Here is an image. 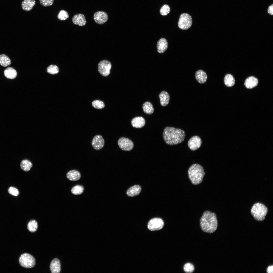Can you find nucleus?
<instances>
[{
	"mask_svg": "<svg viewBox=\"0 0 273 273\" xmlns=\"http://www.w3.org/2000/svg\"><path fill=\"white\" fill-rule=\"evenodd\" d=\"M163 136L166 143L170 145H174L182 143L184 139L185 134L181 129L166 127L164 129Z\"/></svg>",
	"mask_w": 273,
	"mask_h": 273,
	"instance_id": "nucleus-1",
	"label": "nucleus"
},
{
	"mask_svg": "<svg viewBox=\"0 0 273 273\" xmlns=\"http://www.w3.org/2000/svg\"><path fill=\"white\" fill-rule=\"evenodd\" d=\"M200 225L204 232L212 233L217 229L218 222L216 214L208 211H205L200 219Z\"/></svg>",
	"mask_w": 273,
	"mask_h": 273,
	"instance_id": "nucleus-2",
	"label": "nucleus"
},
{
	"mask_svg": "<svg viewBox=\"0 0 273 273\" xmlns=\"http://www.w3.org/2000/svg\"><path fill=\"white\" fill-rule=\"evenodd\" d=\"M188 177L192 183L195 185L201 183L205 174L203 167L198 164L192 165L188 171Z\"/></svg>",
	"mask_w": 273,
	"mask_h": 273,
	"instance_id": "nucleus-3",
	"label": "nucleus"
},
{
	"mask_svg": "<svg viewBox=\"0 0 273 273\" xmlns=\"http://www.w3.org/2000/svg\"><path fill=\"white\" fill-rule=\"evenodd\" d=\"M268 212L267 208L265 205L258 202L254 204L251 210V214L254 218L258 221L263 220Z\"/></svg>",
	"mask_w": 273,
	"mask_h": 273,
	"instance_id": "nucleus-4",
	"label": "nucleus"
},
{
	"mask_svg": "<svg viewBox=\"0 0 273 273\" xmlns=\"http://www.w3.org/2000/svg\"><path fill=\"white\" fill-rule=\"evenodd\" d=\"M19 262L22 267L28 268L33 267L35 264V260L31 255L28 253H24L21 255L19 259Z\"/></svg>",
	"mask_w": 273,
	"mask_h": 273,
	"instance_id": "nucleus-5",
	"label": "nucleus"
},
{
	"mask_svg": "<svg viewBox=\"0 0 273 273\" xmlns=\"http://www.w3.org/2000/svg\"><path fill=\"white\" fill-rule=\"evenodd\" d=\"M192 22L191 16L187 13H183L180 16L178 22V26L181 29L187 30L191 27Z\"/></svg>",
	"mask_w": 273,
	"mask_h": 273,
	"instance_id": "nucleus-6",
	"label": "nucleus"
},
{
	"mask_svg": "<svg viewBox=\"0 0 273 273\" xmlns=\"http://www.w3.org/2000/svg\"><path fill=\"white\" fill-rule=\"evenodd\" d=\"M111 66V64L109 61L103 60L100 61L98 64V71L103 76H107L110 73V70Z\"/></svg>",
	"mask_w": 273,
	"mask_h": 273,
	"instance_id": "nucleus-7",
	"label": "nucleus"
},
{
	"mask_svg": "<svg viewBox=\"0 0 273 273\" xmlns=\"http://www.w3.org/2000/svg\"><path fill=\"white\" fill-rule=\"evenodd\" d=\"M118 144L119 148L123 151H130L134 147L133 142L128 138L124 137H122L119 139Z\"/></svg>",
	"mask_w": 273,
	"mask_h": 273,
	"instance_id": "nucleus-8",
	"label": "nucleus"
},
{
	"mask_svg": "<svg viewBox=\"0 0 273 273\" xmlns=\"http://www.w3.org/2000/svg\"><path fill=\"white\" fill-rule=\"evenodd\" d=\"M164 225V222L161 219L155 218L149 221L148 224V228L151 231L158 230L162 229Z\"/></svg>",
	"mask_w": 273,
	"mask_h": 273,
	"instance_id": "nucleus-9",
	"label": "nucleus"
},
{
	"mask_svg": "<svg viewBox=\"0 0 273 273\" xmlns=\"http://www.w3.org/2000/svg\"><path fill=\"white\" fill-rule=\"evenodd\" d=\"M202 143L201 138L198 136H195L192 137L189 139L188 142V145L190 150L195 151L200 147Z\"/></svg>",
	"mask_w": 273,
	"mask_h": 273,
	"instance_id": "nucleus-10",
	"label": "nucleus"
},
{
	"mask_svg": "<svg viewBox=\"0 0 273 273\" xmlns=\"http://www.w3.org/2000/svg\"><path fill=\"white\" fill-rule=\"evenodd\" d=\"M94 19L95 22L99 24H102L106 22L108 19L107 14L103 11H98L94 14Z\"/></svg>",
	"mask_w": 273,
	"mask_h": 273,
	"instance_id": "nucleus-11",
	"label": "nucleus"
},
{
	"mask_svg": "<svg viewBox=\"0 0 273 273\" xmlns=\"http://www.w3.org/2000/svg\"><path fill=\"white\" fill-rule=\"evenodd\" d=\"M105 141L103 137L100 135H97L93 138L91 142V145L95 150H99L101 149L103 147Z\"/></svg>",
	"mask_w": 273,
	"mask_h": 273,
	"instance_id": "nucleus-12",
	"label": "nucleus"
},
{
	"mask_svg": "<svg viewBox=\"0 0 273 273\" xmlns=\"http://www.w3.org/2000/svg\"><path fill=\"white\" fill-rule=\"evenodd\" d=\"M72 21L74 24L81 26H84L87 22L84 15L81 13L74 15L72 18Z\"/></svg>",
	"mask_w": 273,
	"mask_h": 273,
	"instance_id": "nucleus-13",
	"label": "nucleus"
},
{
	"mask_svg": "<svg viewBox=\"0 0 273 273\" xmlns=\"http://www.w3.org/2000/svg\"><path fill=\"white\" fill-rule=\"evenodd\" d=\"M50 268L52 273H59L61 270V264L59 260L57 258L54 259L51 261Z\"/></svg>",
	"mask_w": 273,
	"mask_h": 273,
	"instance_id": "nucleus-14",
	"label": "nucleus"
},
{
	"mask_svg": "<svg viewBox=\"0 0 273 273\" xmlns=\"http://www.w3.org/2000/svg\"><path fill=\"white\" fill-rule=\"evenodd\" d=\"M141 190V188L138 185H134L129 188L126 191V194L129 196L133 197L138 195Z\"/></svg>",
	"mask_w": 273,
	"mask_h": 273,
	"instance_id": "nucleus-15",
	"label": "nucleus"
},
{
	"mask_svg": "<svg viewBox=\"0 0 273 273\" xmlns=\"http://www.w3.org/2000/svg\"><path fill=\"white\" fill-rule=\"evenodd\" d=\"M258 83L257 79L255 77L251 76L248 77L246 80L244 85L247 88L251 89L257 86Z\"/></svg>",
	"mask_w": 273,
	"mask_h": 273,
	"instance_id": "nucleus-16",
	"label": "nucleus"
},
{
	"mask_svg": "<svg viewBox=\"0 0 273 273\" xmlns=\"http://www.w3.org/2000/svg\"><path fill=\"white\" fill-rule=\"evenodd\" d=\"M145 121L144 118L142 117L134 118L132 120L131 123L133 127L136 128H140L143 127Z\"/></svg>",
	"mask_w": 273,
	"mask_h": 273,
	"instance_id": "nucleus-17",
	"label": "nucleus"
},
{
	"mask_svg": "<svg viewBox=\"0 0 273 273\" xmlns=\"http://www.w3.org/2000/svg\"><path fill=\"white\" fill-rule=\"evenodd\" d=\"M195 77L197 81L200 84H203L205 83L207 78L206 73L201 70H199L196 72Z\"/></svg>",
	"mask_w": 273,
	"mask_h": 273,
	"instance_id": "nucleus-18",
	"label": "nucleus"
},
{
	"mask_svg": "<svg viewBox=\"0 0 273 273\" xmlns=\"http://www.w3.org/2000/svg\"><path fill=\"white\" fill-rule=\"evenodd\" d=\"M168 47L167 41L165 38H161L158 41L157 48L159 53H164L167 49Z\"/></svg>",
	"mask_w": 273,
	"mask_h": 273,
	"instance_id": "nucleus-19",
	"label": "nucleus"
},
{
	"mask_svg": "<svg viewBox=\"0 0 273 273\" xmlns=\"http://www.w3.org/2000/svg\"><path fill=\"white\" fill-rule=\"evenodd\" d=\"M161 105L165 106L168 104L169 102L170 97L168 93L166 91L161 92L159 95Z\"/></svg>",
	"mask_w": 273,
	"mask_h": 273,
	"instance_id": "nucleus-20",
	"label": "nucleus"
},
{
	"mask_svg": "<svg viewBox=\"0 0 273 273\" xmlns=\"http://www.w3.org/2000/svg\"><path fill=\"white\" fill-rule=\"evenodd\" d=\"M67 177L70 180L76 181L79 180L81 177V175L78 171L75 170H71L67 173Z\"/></svg>",
	"mask_w": 273,
	"mask_h": 273,
	"instance_id": "nucleus-21",
	"label": "nucleus"
},
{
	"mask_svg": "<svg viewBox=\"0 0 273 273\" xmlns=\"http://www.w3.org/2000/svg\"><path fill=\"white\" fill-rule=\"evenodd\" d=\"M35 3V0H24L21 3L22 9L25 11H29L32 9Z\"/></svg>",
	"mask_w": 273,
	"mask_h": 273,
	"instance_id": "nucleus-22",
	"label": "nucleus"
},
{
	"mask_svg": "<svg viewBox=\"0 0 273 273\" xmlns=\"http://www.w3.org/2000/svg\"><path fill=\"white\" fill-rule=\"evenodd\" d=\"M4 74L5 76L7 78L13 79L16 77L17 72L16 71L14 68L9 67L5 70Z\"/></svg>",
	"mask_w": 273,
	"mask_h": 273,
	"instance_id": "nucleus-23",
	"label": "nucleus"
},
{
	"mask_svg": "<svg viewBox=\"0 0 273 273\" xmlns=\"http://www.w3.org/2000/svg\"><path fill=\"white\" fill-rule=\"evenodd\" d=\"M142 108L144 112L147 114H151L154 111V108L152 105L149 102H145L143 105Z\"/></svg>",
	"mask_w": 273,
	"mask_h": 273,
	"instance_id": "nucleus-24",
	"label": "nucleus"
},
{
	"mask_svg": "<svg viewBox=\"0 0 273 273\" xmlns=\"http://www.w3.org/2000/svg\"><path fill=\"white\" fill-rule=\"evenodd\" d=\"M224 80L225 85L228 87L233 86L235 83V80L234 77L230 74H228L225 75Z\"/></svg>",
	"mask_w": 273,
	"mask_h": 273,
	"instance_id": "nucleus-25",
	"label": "nucleus"
},
{
	"mask_svg": "<svg viewBox=\"0 0 273 273\" xmlns=\"http://www.w3.org/2000/svg\"><path fill=\"white\" fill-rule=\"evenodd\" d=\"M11 63V61L8 56L5 54L0 55V64L5 67L10 65Z\"/></svg>",
	"mask_w": 273,
	"mask_h": 273,
	"instance_id": "nucleus-26",
	"label": "nucleus"
},
{
	"mask_svg": "<svg viewBox=\"0 0 273 273\" xmlns=\"http://www.w3.org/2000/svg\"><path fill=\"white\" fill-rule=\"evenodd\" d=\"M32 166L31 162L29 160L25 159L22 160L20 163V167L25 171H29Z\"/></svg>",
	"mask_w": 273,
	"mask_h": 273,
	"instance_id": "nucleus-27",
	"label": "nucleus"
},
{
	"mask_svg": "<svg viewBox=\"0 0 273 273\" xmlns=\"http://www.w3.org/2000/svg\"><path fill=\"white\" fill-rule=\"evenodd\" d=\"M38 224L35 220H30L28 223L27 226L28 230L30 232H35L38 228Z\"/></svg>",
	"mask_w": 273,
	"mask_h": 273,
	"instance_id": "nucleus-28",
	"label": "nucleus"
},
{
	"mask_svg": "<svg viewBox=\"0 0 273 273\" xmlns=\"http://www.w3.org/2000/svg\"><path fill=\"white\" fill-rule=\"evenodd\" d=\"M84 191L83 187L80 185H77L73 187L71 189L72 193L75 195H80L82 194Z\"/></svg>",
	"mask_w": 273,
	"mask_h": 273,
	"instance_id": "nucleus-29",
	"label": "nucleus"
},
{
	"mask_svg": "<svg viewBox=\"0 0 273 273\" xmlns=\"http://www.w3.org/2000/svg\"><path fill=\"white\" fill-rule=\"evenodd\" d=\"M47 72L50 74L54 75L58 73L59 72L58 67L54 65H49L47 69Z\"/></svg>",
	"mask_w": 273,
	"mask_h": 273,
	"instance_id": "nucleus-30",
	"label": "nucleus"
},
{
	"mask_svg": "<svg viewBox=\"0 0 273 273\" xmlns=\"http://www.w3.org/2000/svg\"><path fill=\"white\" fill-rule=\"evenodd\" d=\"M69 17V15L67 12L64 10H61L57 16L58 18L61 20H65L67 19Z\"/></svg>",
	"mask_w": 273,
	"mask_h": 273,
	"instance_id": "nucleus-31",
	"label": "nucleus"
},
{
	"mask_svg": "<svg viewBox=\"0 0 273 273\" xmlns=\"http://www.w3.org/2000/svg\"><path fill=\"white\" fill-rule=\"evenodd\" d=\"M92 105L93 107L98 109H102L105 106V105L103 102L98 100L93 101L92 103Z\"/></svg>",
	"mask_w": 273,
	"mask_h": 273,
	"instance_id": "nucleus-32",
	"label": "nucleus"
},
{
	"mask_svg": "<svg viewBox=\"0 0 273 273\" xmlns=\"http://www.w3.org/2000/svg\"><path fill=\"white\" fill-rule=\"evenodd\" d=\"M170 11V8L169 6L168 5L165 4L161 8L160 12L161 15L165 16L168 14Z\"/></svg>",
	"mask_w": 273,
	"mask_h": 273,
	"instance_id": "nucleus-33",
	"label": "nucleus"
},
{
	"mask_svg": "<svg viewBox=\"0 0 273 273\" xmlns=\"http://www.w3.org/2000/svg\"><path fill=\"white\" fill-rule=\"evenodd\" d=\"M183 269L184 271L186 272L191 273L194 271V266L192 264L187 263L184 265Z\"/></svg>",
	"mask_w": 273,
	"mask_h": 273,
	"instance_id": "nucleus-34",
	"label": "nucleus"
},
{
	"mask_svg": "<svg viewBox=\"0 0 273 273\" xmlns=\"http://www.w3.org/2000/svg\"><path fill=\"white\" fill-rule=\"evenodd\" d=\"M8 192L10 194L15 196H17L19 194L18 190L14 187H10L8 189Z\"/></svg>",
	"mask_w": 273,
	"mask_h": 273,
	"instance_id": "nucleus-35",
	"label": "nucleus"
},
{
	"mask_svg": "<svg viewBox=\"0 0 273 273\" xmlns=\"http://www.w3.org/2000/svg\"><path fill=\"white\" fill-rule=\"evenodd\" d=\"M54 0H39L40 4L44 7L49 6L52 5Z\"/></svg>",
	"mask_w": 273,
	"mask_h": 273,
	"instance_id": "nucleus-36",
	"label": "nucleus"
},
{
	"mask_svg": "<svg viewBox=\"0 0 273 273\" xmlns=\"http://www.w3.org/2000/svg\"><path fill=\"white\" fill-rule=\"evenodd\" d=\"M268 13L271 15L273 14V5L272 4L268 7Z\"/></svg>",
	"mask_w": 273,
	"mask_h": 273,
	"instance_id": "nucleus-37",
	"label": "nucleus"
},
{
	"mask_svg": "<svg viewBox=\"0 0 273 273\" xmlns=\"http://www.w3.org/2000/svg\"><path fill=\"white\" fill-rule=\"evenodd\" d=\"M273 271V266H270L267 269V271L268 273H272Z\"/></svg>",
	"mask_w": 273,
	"mask_h": 273,
	"instance_id": "nucleus-38",
	"label": "nucleus"
}]
</instances>
